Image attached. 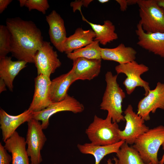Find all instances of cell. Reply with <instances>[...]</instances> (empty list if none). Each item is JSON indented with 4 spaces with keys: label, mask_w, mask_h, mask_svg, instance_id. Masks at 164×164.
I'll return each instance as SVG.
<instances>
[{
    "label": "cell",
    "mask_w": 164,
    "mask_h": 164,
    "mask_svg": "<svg viewBox=\"0 0 164 164\" xmlns=\"http://www.w3.org/2000/svg\"><path fill=\"white\" fill-rule=\"evenodd\" d=\"M76 81L71 70L51 80L49 95L52 102L63 100L68 95L67 91L70 87Z\"/></svg>",
    "instance_id": "18"
},
{
    "label": "cell",
    "mask_w": 164,
    "mask_h": 164,
    "mask_svg": "<svg viewBox=\"0 0 164 164\" xmlns=\"http://www.w3.org/2000/svg\"><path fill=\"white\" fill-rule=\"evenodd\" d=\"M162 149L164 150V141L162 143ZM164 164V152L162 157L160 161H159V164Z\"/></svg>",
    "instance_id": "35"
},
{
    "label": "cell",
    "mask_w": 164,
    "mask_h": 164,
    "mask_svg": "<svg viewBox=\"0 0 164 164\" xmlns=\"http://www.w3.org/2000/svg\"><path fill=\"white\" fill-rule=\"evenodd\" d=\"M5 143V149L12 154V164H31L26 151V140L16 131Z\"/></svg>",
    "instance_id": "17"
},
{
    "label": "cell",
    "mask_w": 164,
    "mask_h": 164,
    "mask_svg": "<svg viewBox=\"0 0 164 164\" xmlns=\"http://www.w3.org/2000/svg\"><path fill=\"white\" fill-rule=\"evenodd\" d=\"M49 26V34L51 43L59 52L63 53V45L67 38L64 21L54 10L46 16Z\"/></svg>",
    "instance_id": "16"
},
{
    "label": "cell",
    "mask_w": 164,
    "mask_h": 164,
    "mask_svg": "<svg viewBox=\"0 0 164 164\" xmlns=\"http://www.w3.org/2000/svg\"><path fill=\"white\" fill-rule=\"evenodd\" d=\"M34 63L38 75H43L49 77L61 65L57 52L54 50L50 42L46 41H43L36 52Z\"/></svg>",
    "instance_id": "10"
},
{
    "label": "cell",
    "mask_w": 164,
    "mask_h": 164,
    "mask_svg": "<svg viewBox=\"0 0 164 164\" xmlns=\"http://www.w3.org/2000/svg\"><path fill=\"white\" fill-rule=\"evenodd\" d=\"M95 38L92 29L84 30L78 28L73 34L66 38L63 45V52L67 54L83 48L92 43Z\"/></svg>",
    "instance_id": "20"
},
{
    "label": "cell",
    "mask_w": 164,
    "mask_h": 164,
    "mask_svg": "<svg viewBox=\"0 0 164 164\" xmlns=\"http://www.w3.org/2000/svg\"><path fill=\"white\" fill-rule=\"evenodd\" d=\"M138 0H128V5H131L137 4Z\"/></svg>",
    "instance_id": "36"
},
{
    "label": "cell",
    "mask_w": 164,
    "mask_h": 164,
    "mask_svg": "<svg viewBox=\"0 0 164 164\" xmlns=\"http://www.w3.org/2000/svg\"><path fill=\"white\" fill-rule=\"evenodd\" d=\"M26 142V151L31 164H40L43 161L41 151L47 140L39 121L32 118L27 122Z\"/></svg>",
    "instance_id": "7"
},
{
    "label": "cell",
    "mask_w": 164,
    "mask_h": 164,
    "mask_svg": "<svg viewBox=\"0 0 164 164\" xmlns=\"http://www.w3.org/2000/svg\"><path fill=\"white\" fill-rule=\"evenodd\" d=\"M139 22L143 30L148 33L164 32V9L158 4L157 0H138Z\"/></svg>",
    "instance_id": "5"
},
{
    "label": "cell",
    "mask_w": 164,
    "mask_h": 164,
    "mask_svg": "<svg viewBox=\"0 0 164 164\" xmlns=\"http://www.w3.org/2000/svg\"><path fill=\"white\" fill-rule=\"evenodd\" d=\"M25 6L29 11L36 9L45 14L50 5L47 0H26Z\"/></svg>",
    "instance_id": "27"
},
{
    "label": "cell",
    "mask_w": 164,
    "mask_h": 164,
    "mask_svg": "<svg viewBox=\"0 0 164 164\" xmlns=\"http://www.w3.org/2000/svg\"><path fill=\"white\" fill-rule=\"evenodd\" d=\"M19 4L20 7L25 6L26 0H19Z\"/></svg>",
    "instance_id": "37"
},
{
    "label": "cell",
    "mask_w": 164,
    "mask_h": 164,
    "mask_svg": "<svg viewBox=\"0 0 164 164\" xmlns=\"http://www.w3.org/2000/svg\"><path fill=\"white\" fill-rule=\"evenodd\" d=\"M120 6V9L121 11H126L128 5V0H116Z\"/></svg>",
    "instance_id": "31"
},
{
    "label": "cell",
    "mask_w": 164,
    "mask_h": 164,
    "mask_svg": "<svg viewBox=\"0 0 164 164\" xmlns=\"http://www.w3.org/2000/svg\"><path fill=\"white\" fill-rule=\"evenodd\" d=\"M118 75H113L111 71L105 74L106 86L100 104L101 109L108 111L112 122L117 123L125 121L122 114V103L126 97L125 92L117 82Z\"/></svg>",
    "instance_id": "2"
},
{
    "label": "cell",
    "mask_w": 164,
    "mask_h": 164,
    "mask_svg": "<svg viewBox=\"0 0 164 164\" xmlns=\"http://www.w3.org/2000/svg\"><path fill=\"white\" fill-rule=\"evenodd\" d=\"M115 161V163H113L112 162V160L110 159H109L107 160V164H118L117 159L116 158L114 157L113 159Z\"/></svg>",
    "instance_id": "33"
},
{
    "label": "cell",
    "mask_w": 164,
    "mask_h": 164,
    "mask_svg": "<svg viewBox=\"0 0 164 164\" xmlns=\"http://www.w3.org/2000/svg\"><path fill=\"white\" fill-rule=\"evenodd\" d=\"M120 130L116 122H113L110 115L105 119L95 115L93 121L86 129L85 133L92 144L105 146L114 144L120 141Z\"/></svg>",
    "instance_id": "3"
},
{
    "label": "cell",
    "mask_w": 164,
    "mask_h": 164,
    "mask_svg": "<svg viewBox=\"0 0 164 164\" xmlns=\"http://www.w3.org/2000/svg\"><path fill=\"white\" fill-rule=\"evenodd\" d=\"M135 31L138 39L137 43L138 45L149 52L164 58V32L146 33L139 22L137 25Z\"/></svg>",
    "instance_id": "13"
},
{
    "label": "cell",
    "mask_w": 164,
    "mask_h": 164,
    "mask_svg": "<svg viewBox=\"0 0 164 164\" xmlns=\"http://www.w3.org/2000/svg\"><path fill=\"white\" fill-rule=\"evenodd\" d=\"M164 141V126L149 129L140 136L132 147L137 150L145 164H159L158 153Z\"/></svg>",
    "instance_id": "4"
},
{
    "label": "cell",
    "mask_w": 164,
    "mask_h": 164,
    "mask_svg": "<svg viewBox=\"0 0 164 164\" xmlns=\"http://www.w3.org/2000/svg\"><path fill=\"white\" fill-rule=\"evenodd\" d=\"M12 157L9 154L7 150L1 143H0V164H10Z\"/></svg>",
    "instance_id": "28"
},
{
    "label": "cell",
    "mask_w": 164,
    "mask_h": 164,
    "mask_svg": "<svg viewBox=\"0 0 164 164\" xmlns=\"http://www.w3.org/2000/svg\"><path fill=\"white\" fill-rule=\"evenodd\" d=\"M6 24L11 35L12 56L19 60L34 63L35 54L44 41L40 29L32 21L19 17L8 18Z\"/></svg>",
    "instance_id": "1"
},
{
    "label": "cell",
    "mask_w": 164,
    "mask_h": 164,
    "mask_svg": "<svg viewBox=\"0 0 164 164\" xmlns=\"http://www.w3.org/2000/svg\"><path fill=\"white\" fill-rule=\"evenodd\" d=\"M116 155L118 164H145L138 152L125 142L116 153Z\"/></svg>",
    "instance_id": "24"
},
{
    "label": "cell",
    "mask_w": 164,
    "mask_h": 164,
    "mask_svg": "<svg viewBox=\"0 0 164 164\" xmlns=\"http://www.w3.org/2000/svg\"><path fill=\"white\" fill-rule=\"evenodd\" d=\"M11 35L7 26L0 25V59L10 52Z\"/></svg>",
    "instance_id": "26"
},
{
    "label": "cell",
    "mask_w": 164,
    "mask_h": 164,
    "mask_svg": "<svg viewBox=\"0 0 164 164\" xmlns=\"http://www.w3.org/2000/svg\"><path fill=\"white\" fill-rule=\"evenodd\" d=\"M92 0H75L71 2L70 3V6L73 8V11L75 12L77 10L80 12L81 15H83L81 12V8L82 6L87 7Z\"/></svg>",
    "instance_id": "29"
},
{
    "label": "cell",
    "mask_w": 164,
    "mask_h": 164,
    "mask_svg": "<svg viewBox=\"0 0 164 164\" xmlns=\"http://www.w3.org/2000/svg\"><path fill=\"white\" fill-rule=\"evenodd\" d=\"M158 5L164 9V0H157Z\"/></svg>",
    "instance_id": "34"
},
{
    "label": "cell",
    "mask_w": 164,
    "mask_h": 164,
    "mask_svg": "<svg viewBox=\"0 0 164 164\" xmlns=\"http://www.w3.org/2000/svg\"><path fill=\"white\" fill-rule=\"evenodd\" d=\"M27 63L24 61H13L10 56H6L0 59V78L4 80L10 91H13L15 77L26 67Z\"/></svg>",
    "instance_id": "21"
},
{
    "label": "cell",
    "mask_w": 164,
    "mask_h": 164,
    "mask_svg": "<svg viewBox=\"0 0 164 164\" xmlns=\"http://www.w3.org/2000/svg\"><path fill=\"white\" fill-rule=\"evenodd\" d=\"M101 59L113 61L119 64L126 63L135 60L137 54L132 47L126 46L123 43L113 48L101 47Z\"/></svg>",
    "instance_id": "19"
},
{
    "label": "cell",
    "mask_w": 164,
    "mask_h": 164,
    "mask_svg": "<svg viewBox=\"0 0 164 164\" xmlns=\"http://www.w3.org/2000/svg\"><path fill=\"white\" fill-rule=\"evenodd\" d=\"M126 121L124 129L119 132L120 140L128 145H133L137 139L149 129L145 120L135 112L131 104H129L124 112Z\"/></svg>",
    "instance_id": "9"
},
{
    "label": "cell",
    "mask_w": 164,
    "mask_h": 164,
    "mask_svg": "<svg viewBox=\"0 0 164 164\" xmlns=\"http://www.w3.org/2000/svg\"><path fill=\"white\" fill-rule=\"evenodd\" d=\"M99 42L96 40L90 44L67 54V57L73 60L78 58L89 59H101V47Z\"/></svg>",
    "instance_id": "25"
},
{
    "label": "cell",
    "mask_w": 164,
    "mask_h": 164,
    "mask_svg": "<svg viewBox=\"0 0 164 164\" xmlns=\"http://www.w3.org/2000/svg\"><path fill=\"white\" fill-rule=\"evenodd\" d=\"M12 0H0V13H2L7 8Z\"/></svg>",
    "instance_id": "30"
},
{
    "label": "cell",
    "mask_w": 164,
    "mask_h": 164,
    "mask_svg": "<svg viewBox=\"0 0 164 164\" xmlns=\"http://www.w3.org/2000/svg\"><path fill=\"white\" fill-rule=\"evenodd\" d=\"M32 111L28 109L19 115H12L1 108L0 127L3 142H5L9 138L20 125L32 119Z\"/></svg>",
    "instance_id": "14"
},
{
    "label": "cell",
    "mask_w": 164,
    "mask_h": 164,
    "mask_svg": "<svg viewBox=\"0 0 164 164\" xmlns=\"http://www.w3.org/2000/svg\"><path fill=\"white\" fill-rule=\"evenodd\" d=\"M98 1L101 3H104L109 1V0H99Z\"/></svg>",
    "instance_id": "38"
},
{
    "label": "cell",
    "mask_w": 164,
    "mask_h": 164,
    "mask_svg": "<svg viewBox=\"0 0 164 164\" xmlns=\"http://www.w3.org/2000/svg\"><path fill=\"white\" fill-rule=\"evenodd\" d=\"M51 81L50 77L44 75H38L35 78L34 94L29 110L32 112L39 111L52 103L49 95Z\"/></svg>",
    "instance_id": "12"
},
{
    "label": "cell",
    "mask_w": 164,
    "mask_h": 164,
    "mask_svg": "<svg viewBox=\"0 0 164 164\" xmlns=\"http://www.w3.org/2000/svg\"><path fill=\"white\" fill-rule=\"evenodd\" d=\"M82 20L87 22L91 27L95 34L94 40L98 41L104 46L117 39L118 35L115 31V26L109 20H105L102 25L94 24L87 20L81 15Z\"/></svg>",
    "instance_id": "23"
},
{
    "label": "cell",
    "mask_w": 164,
    "mask_h": 164,
    "mask_svg": "<svg viewBox=\"0 0 164 164\" xmlns=\"http://www.w3.org/2000/svg\"><path fill=\"white\" fill-rule=\"evenodd\" d=\"M84 109L82 104L68 94L63 100L52 102L41 111L32 112V118L42 121V127L43 130L48 128L49 119L53 114L63 111H70L75 114L80 113L83 112Z\"/></svg>",
    "instance_id": "8"
},
{
    "label": "cell",
    "mask_w": 164,
    "mask_h": 164,
    "mask_svg": "<svg viewBox=\"0 0 164 164\" xmlns=\"http://www.w3.org/2000/svg\"><path fill=\"white\" fill-rule=\"evenodd\" d=\"M158 108L164 110V83L159 82L139 101L137 113L145 121H148L150 119V113H155Z\"/></svg>",
    "instance_id": "11"
},
{
    "label": "cell",
    "mask_w": 164,
    "mask_h": 164,
    "mask_svg": "<svg viewBox=\"0 0 164 164\" xmlns=\"http://www.w3.org/2000/svg\"><path fill=\"white\" fill-rule=\"evenodd\" d=\"M6 85L5 81L2 78H0V93L6 90Z\"/></svg>",
    "instance_id": "32"
},
{
    "label": "cell",
    "mask_w": 164,
    "mask_h": 164,
    "mask_svg": "<svg viewBox=\"0 0 164 164\" xmlns=\"http://www.w3.org/2000/svg\"><path fill=\"white\" fill-rule=\"evenodd\" d=\"M101 60L80 57L73 60L71 70L76 80H91L98 76L101 71Z\"/></svg>",
    "instance_id": "15"
},
{
    "label": "cell",
    "mask_w": 164,
    "mask_h": 164,
    "mask_svg": "<svg viewBox=\"0 0 164 164\" xmlns=\"http://www.w3.org/2000/svg\"><path fill=\"white\" fill-rule=\"evenodd\" d=\"M117 74L122 73L127 77L123 82L127 94L130 95L137 87L143 88L145 96L150 90L149 83L142 79L141 75L149 70V67L143 63H138L134 60L126 63L119 64L115 67Z\"/></svg>",
    "instance_id": "6"
},
{
    "label": "cell",
    "mask_w": 164,
    "mask_h": 164,
    "mask_svg": "<svg viewBox=\"0 0 164 164\" xmlns=\"http://www.w3.org/2000/svg\"><path fill=\"white\" fill-rule=\"evenodd\" d=\"M125 142L124 141L121 140L114 144L105 146L95 145L91 143H85L78 144L77 147L81 153L93 155L95 159V164H99L106 155L112 153H117Z\"/></svg>",
    "instance_id": "22"
}]
</instances>
